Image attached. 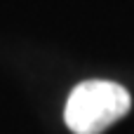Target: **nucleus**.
<instances>
[{
	"label": "nucleus",
	"mask_w": 134,
	"mask_h": 134,
	"mask_svg": "<svg viewBox=\"0 0 134 134\" xmlns=\"http://www.w3.org/2000/svg\"><path fill=\"white\" fill-rule=\"evenodd\" d=\"M132 108L130 92L111 80H85L73 87L64 122L73 134H101Z\"/></svg>",
	"instance_id": "f257e3e1"
}]
</instances>
